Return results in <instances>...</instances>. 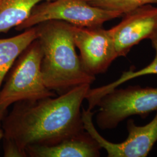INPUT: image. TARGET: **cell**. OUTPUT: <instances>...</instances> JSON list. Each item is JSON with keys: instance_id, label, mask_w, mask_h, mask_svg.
Wrapping results in <instances>:
<instances>
[{"instance_id": "12", "label": "cell", "mask_w": 157, "mask_h": 157, "mask_svg": "<svg viewBox=\"0 0 157 157\" xmlns=\"http://www.w3.org/2000/svg\"><path fill=\"white\" fill-rule=\"evenodd\" d=\"M152 46L155 51V55L152 62L144 67L138 71L129 69L124 71L119 78L109 84L102 86L95 89H90L86 97V99L88 102L87 109L92 111L96 107L101 98L109 93L110 91L126 83L133 78L148 75H157V34L150 39Z\"/></svg>"}, {"instance_id": "10", "label": "cell", "mask_w": 157, "mask_h": 157, "mask_svg": "<svg viewBox=\"0 0 157 157\" xmlns=\"http://www.w3.org/2000/svg\"><path fill=\"white\" fill-rule=\"evenodd\" d=\"M39 36L38 26L24 30L22 33L9 38L0 39V90L17 58Z\"/></svg>"}, {"instance_id": "1", "label": "cell", "mask_w": 157, "mask_h": 157, "mask_svg": "<svg viewBox=\"0 0 157 157\" xmlns=\"http://www.w3.org/2000/svg\"><path fill=\"white\" fill-rule=\"evenodd\" d=\"M90 84L58 97L19 101L2 121L4 156L26 157L33 146H50L84 130L82 105Z\"/></svg>"}, {"instance_id": "15", "label": "cell", "mask_w": 157, "mask_h": 157, "mask_svg": "<svg viewBox=\"0 0 157 157\" xmlns=\"http://www.w3.org/2000/svg\"><path fill=\"white\" fill-rule=\"evenodd\" d=\"M4 131L2 129L0 128V141L2 139H3L4 137Z\"/></svg>"}, {"instance_id": "8", "label": "cell", "mask_w": 157, "mask_h": 157, "mask_svg": "<svg viewBox=\"0 0 157 157\" xmlns=\"http://www.w3.org/2000/svg\"><path fill=\"white\" fill-rule=\"evenodd\" d=\"M124 16L121 22L109 29L118 57L126 56L133 47L157 34V7L141 6Z\"/></svg>"}, {"instance_id": "11", "label": "cell", "mask_w": 157, "mask_h": 157, "mask_svg": "<svg viewBox=\"0 0 157 157\" xmlns=\"http://www.w3.org/2000/svg\"><path fill=\"white\" fill-rule=\"evenodd\" d=\"M51 1L53 0H0V34L21 25L36 5Z\"/></svg>"}, {"instance_id": "7", "label": "cell", "mask_w": 157, "mask_h": 157, "mask_svg": "<svg viewBox=\"0 0 157 157\" xmlns=\"http://www.w3.org/2000/svg\"><path fill=\"white\" fill-rule=\"evenodd\" d=\"M71 29L84 71L93 76L105 72L118 57L109 30L71 25Z\"/></svg>"}, {"instance_id": "9", "label": "cell", "mask_w": 157, "mask_h": 157, "mask_svg": "<svg viewBox=\"0 0 157 157\" xmlns=\"http://www.w3.org/2000/svg\"><path fill=\"white\" fill-rule=\"evenodd\" d=\"M101 147L85 130L50 146H33L26 151V157H97Z\"/></svg>"}, {"instance_id": "5", "label": "cell", "mask_w": 157, "mask_h": 157, "mask_svg": "<svg viewBox=\"0 0 157 157\" xmlns=\"http://www.w3.org/2000/svg\"><path fill=\"white\" fill-rule=\"evenodd\" d=\"M95 119L101 129H112L133 115L146 118L157 111V87L129 86L110 91L98 102Z\"/></svg>"}, {"instance_id": "14", "label": "cell", "mask_w": 157, "mask_h": 157, "mask_svg": "<svg viewBox=\"0 0 157 157\" xmlns=\"http://www.w3.org/2000/svg\"><path fill=\"white\" fill-rule=\"evenodd\" d=\"M6 111L0 109V124L2 122L3 118H4V117L6 116Z\"/></svg>"}, {"instance_id": "13", "label": "cell", "mask_w": 157, "mask_h": 157, "mask_svg": "<svg viewBox=\"0 0 157 157\" xmlns=\"http://www.w3.org/2000/svg\"><path fill=\"white\" fill-rule=\"evenodd\" d=\"M91 6L124 14L147 4L157 3V0H85Z\"/></svg>"}, {"instance_id": "6", "label": "cell", "mask_w": 157, "mask_h": 157, "mask_svg": "<svg viewBox=\"0 0 157 157\" xmlns=\"http://www.w3.org/2000/svg\"><path fill=\"white\" fill-rule=\"evenodd\" d=\"M93 113L82 109V121L86 131L101 148L105 149L108 157H146L157 141V112L151 121L144 126H137L133 119L127 124L128 136L125 140L113 143L104 138L95 129L93 122Z\"/></svg>"}, {"instance_id": "3", "label": "cell", "mask_w": 157, "mask_h": 157, "mask_svg": "<svg viewBox=\"0 0 157 157\" xmlns=\"http://www.w3.org/2000/svg\"><path fill=\"white\" fill-rule=\"evenodd\" d=\"M43 56L42 48L37 39L17 58L0 90V109L6 111L19 101L56 96L44 83L41 72Z\"/></svg>"}, {"instance_id": "2", "label": "cell", "mask_w": 157, "mask_h": 157, "mask_svg": "<svg viewBox=\"0 0 157 157\" xmlns=\"http://www.w3.org/2000/svg\"><path fill=\"white\" fill-rule=\"evenodd\" d=\"M43 56L41 72L47 87L60 94L83 84H90L95 76L83 69L76 51L71 25L49 21L37 25Z\"/></svg>"}, {"instance_id": "4", "label": "cell", "mask_w": 157, "mask_h": 157, "mask_svg": "<svg viewBox=\"0 0 157 157\" xmlns=\"http://www.w3.org/2000/svg\"><path fill=\"white\" fill-rule=\"evenodd\" d=\"M122 16L120 12L91 6L85 0H53L35 6L28 18L16 29L22 31L49 21H61L78 27H100Z\"/></svg>"}]
</instances>
